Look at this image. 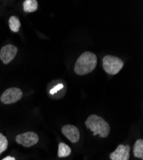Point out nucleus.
Returning a JSON list of instances; mask_svg holds the SVG:
<instances>
[{
    "instance_id": "nucleus-10",
    "label": "nucleus",
    "mask_w": 143,
    "mask_h": 160,
    "mask_svg": "<svg viewBox=\"0 0 143 160\" xmlns=\"http://www.w3.org/2000/svg\"><path fill=\"white\" fill-rule=\"evenodd\" d=\"M38 2L36 0H26L23 2V10L25 12H33L37 10Z\"/></svg>"
},
{
    "instance_id": "nucleus-8",
    "label": "nucleus",
    "mask_w": 143,
    "mask_h": 160,
    "mask_svg": "<svg viewBox=\"0 0 143 160\" xmlns=\"http://www.w3.org/2000/svg\"><path fill=\"white\" fill-rule=\"evenodd\" d=\"M62 132L72 143H77L80 140V131L75 126L68 124L63 126Z\"/></svg>"
},
{
    "instance_id": "nucleus-9",
    "label": "nucleus",
    "mask_w": 143,
    "mask_h": 160,
    "mask_svg": "<svg viewBox=\"0 0 143 160\" xmlns=\"http://www.w3.org/2000/svg\"><path fill=\"white\" fill-rule=\"evenodd\" d=\"M133 152L135 158L143 159V140L142 139H138L135 142L134 145Z\"/></svg>"
},
{
    "instance_id": "nucleus-13",
    "label": "nucleus",
    "mask_w": 143,
    "mask_h": 160,
    "mask_svg": "<svg viewBox=\"0 0 143 160\" xmlns=\"http://www.w3.org/2000/svg\"><path fill=\"white\" fill-rule=\"evenodd\" d=\"M8 148V140L3 134L0 132V154Z\"/></svg>"
},
{
    "instance_id": "nucleus-11",
    "label": "nucleus",
    "mask_w": 143,
    "mask_h": 160,
    "mask_svg": "<svg viewBox=\"0 0 143 160\" xmlns=\"http://www.w3.org/2000/svg\"><path fill=\"white\" fill-rule=\"evenodd\" d=\"M71 153L70 147L65 143H60L59 145L58 156L59 158H66L69 156Z\"/></svg>"
},
{
    "instance_id": "nucleus-15",
    "label": "nucleus",
    "mask_w": 143,
    "mask_h": 160,
    "mask_svg": "<svg viewBox=\"0 0 143 160\" xmlns=\"http://www.w3.org/2000/svg\"><path fill=\"white\" fill-rule=\"evenodd\" d=\"M2 160H16V159L14 157H11L10 156H8L3 158Z\"/></svg>"
},
{
    "instance_id": "nucleus-4",
    "label": "nucleus",
    "mask_w": 143,
    "mask_h": 160,
    "mask_svg": "<svg viewBox=\"0 0 143 160\" xmlns=\"http://www.w3.org/2000/svg\"><path fill=\"white\" fill-rule=\"evenodd\" d=\"M22 97L23 92L20 88L12 87L4 91L0 99L3 104H10L19 101Z\"/></svg>"
},
{
    "instance_id": "nucleus-7",
    "label": "nucleus",
    "mask_w": 143,
    "mask_h": 160,
    "mask_svg": "<svg viewBox=\"0 0 143 160\" xmlns=\"http://www.w3.org/2000/svg\"><path fill=\"white\" fill-rule=\"evenodd\" d=\"M130 145L120 144L114 152L110 153V159L111 160H129L130 157Z\"/></svg>"
},
{
    "instance_id": "nucleus-5",
    "label": "nucleus",
    "mask_w": 143,
    "mask_h": 160,
    "mask_svg": "<svg viewBox=\"0 0 143 160\" xmlns=\"http://www.w3.org/2000/svg\"><path fill=\"white\" fill-rule=\"evenodd\" d=\"M16 141L24 148H30L38 142V136L35 132L28 131L18 135L16 137Z\"/></svg>"
},
{
    "instance_id": "nucleus-6",
    "label": "nucleus",
    "mask_w": 143,
    "mask_h": 160,
    "mask_svg": "<svg viewBox=\"0 0 143 160\" xmlns=\"http://www.w3.org/2000/svg\"><path fill=\"white\" fill-rule=\"evenodd\" d=\"M18 49L12 44H7L3 46L0 51V60L4 64H8L16 57Z\"/></svg>"
},
{
    "instance_id": "nucleus-14",
    "label": "nucleus",
    "mask_w": 143,
    "mask_h": 160,
    "mask_svg": "<svg viewBox=\"0 0 143 160\" xmlns=\"http://www.w3.org/2000/svg\"><path fill=\"white\" fill-rule=\"evenodd\" d=\"M63 87H64V85L62 84H59L58 85L55 86L54 88H53L50 90V92H49L50 94H54L55 93H56L58 91H59L60 90L62 89Z\"/></svg>"
},
{
    "instance_id": "nucleus-1",
    "label": "nucleus",
    "mask_w": 143,
    "mask_h": 160,
    "mask_svg": "<svg viewBox=\"0 0 143 160\" xmlns=\"http://www.w3.org/2000/svg\"><path fill=\"white\" fill-rule=\"evenodd\" d=\"M97 65V57L93 52L85 51L77 59L74 65L76 74L83 76L93 71Z\"/></svg>"
},
{
    "instance_id": "nucleus-12",
    "label": "nucleus",
    "mask_w": 143,
    "mask_h": 160,
    "mask_svg": "<svg viewBox=\"0 0 143 160\" xmlns=\"http://www.w3.org/2000/svg\"><path fill=\"white\" fill-rule=\"evenodd\" d=\"M9 27L13 32H18L21 27V22L18 18L16 16H11L8 21Z\"/></svg>"
},
{
    "instance_id": "nucleus-2",
    "label": "nucleus",
    "mask_w": 143,
    "mask_h": 160,
    "mask_svg": "<svg viewBox=\"0 0 143 160\" xmlns=\"http://www.w3.org/2000/svg\"><path fill=\"white\" fill-rule=\"evenodd\" d=\"M85 124L87 129L94 132V136L98 135L101 138H106L110 133V128L109 123L97 115H90L85 121Z\"/></svg>"
},
{
    "instance_id": "nucleus-3",
    "label": "nucleus",
    "mask_w": 143,
    "mask_h": 160,
    "mask_svg": "<svg viewBox=\"0 0 143 160\" xmlns=\"http://www.w3.org/2000/svg\"><path fill=\"white\" fill-rule=\"evenodd\" d=\"M123 66L124 62L117 57L106 55L103 58V68L109 74H117L122 69Z\"/></svg>"
}]
</instances>
